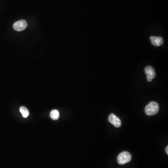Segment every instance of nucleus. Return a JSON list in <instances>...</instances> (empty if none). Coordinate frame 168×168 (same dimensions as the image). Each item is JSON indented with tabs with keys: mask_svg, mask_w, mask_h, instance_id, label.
<instances>
[{
	"mask_svg": "<svg viewBox=\"0 0 168 168\" xmlns=\"http://www.w3.org/2000/svg\"><path fill=\"white\" fill-rule=\"evenodd\" d=\"M159 110V106L157 103L152 101L149 103L145 108V111L147 115L152 116L158 113Z\"/></svg>",
	"mask_w": 168,
	"mask_h": 168,
	"instance_id": "f257e3e1",
	"label": "nucleus"
},
{
	"mask_svg": "<svg viewBox=\"0 0 168 168\" xmlns=\"http://www.w3.org/2000/svg\"><path fill=\"white\" fill-rule=\"evenodd\" d=\"M132 159V156L127 151H124L119 154L117 157V161L120 165H123L128 163Z\"/></svg>",
	"mask_w": 168,
	"mask_h": 168,
	"instance_id": "f03ea898",
	"label": "nucleus"
},
{
	"mask_svg": "<svg viewBox=\"0 0 168 168\" xmlns=\"http://www.w3.org/2000/svg\"><path fill=\"white\" fill-rule=\"evenodd\" d=\"M27 23L25 20H19L14 24L13 28L17 32H22L27 27Z\"/></svg>",
	"mask_w": 168,
	"mask_h": 168,
	"instance_id": "7ed1b4c3",
	"label": "nucleus"
},
{
	"mask_svg": "<svg viewBox=\"0 0 168 168\" xmlns=\"http://www.w3.org/2000/svg\"><path fill=\"white\" fill-rule=\"evenodd\" d=\"M108 120L110 123L116 127H120L122 125V122L120 118L114 114H112L109 115Z\"/></svg>",
	"mask_w": 168,
	"mask_h": 168,
	"instance_id": "20e7f679",
	"label": "nucleus"
},
{
	"mask_svg": "<svg viewBox=\"0 0 168 168\" xmlns=\"http://www.w3.org/2000/svg\"><path fill=\"white\" fill-rule=\"evenodd\" d=\"M145 72L147 75V79L149 82H151L156 76L155 70L150 66H148L145 68Z\"/></svg>",
	"mask_w": 168,
	"mask_h": 168,
	"instance_id": "39448f33",
	"label": "nucleus"
},
{
	"mask_svg": "<svg viewBox=\"0 0 168 168\" xmlns=\"http://www.w3.org/2000/svg\"><path fill=\"white\" fill-rule=\"evenodd\" d=\"M150 39L152 45L155 46H160L163 44V38L160 37H151Z\"/></svg>",
	"mask_w": 168,
	"mask_h": 168,
	"instance_id": "423d86ee",
	"label": "nucleus"
},
{
	"mask_svg": "<svg viewBox=\"0 0 168 168\" xmlns=\"http://www.w3.org/2000/svg\"><path fill=\"white\" fill-rule=\"evenodd\" d=\"M59 111L57 109L52 110L50 113V117L52 120H57L59 118Z\"/></svg>",
	"mask_w": 168,
	"mask_h": 168,
	"instance_id": "0eeeda50",
	"label": "nucleus"
},
{
	"mask_svg": "<svg viewBox=\"0 0 168 168\" xmlns=\"http://www.w3.org/2000/svg\"><path fill=\"white\" fill-rule=\"evenodd\" d=\"M20 112L22 114V116L24 118H27L30 114L29 110L25 106H22L20 108Z\"/></svg>",
	"mask_w": 168,
	"mask_h": 168,
	"instance_id": "6e6552de",
	"label": "nucleus"
},
{
	"mask_svg": "<svg viewBox=\"0 0 168 168\" xmlns=\"http://www.w3.org/2000/svg\"><path fill=\"white\" fill-rule=\"evenodd\" d=\"M168 146L166 147V149H165V151H166V153L167 154H168Z\"/></svg>",
	"mask_w": 168,
	"mask_h": 168,
	"instance_id": "1a4fd4ad",
	"label": "nucleus"
}]
</instances>
